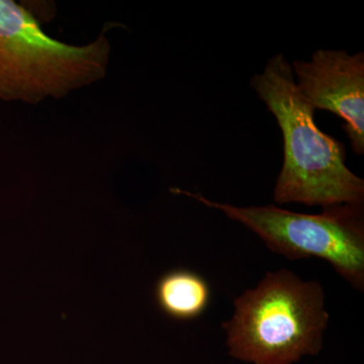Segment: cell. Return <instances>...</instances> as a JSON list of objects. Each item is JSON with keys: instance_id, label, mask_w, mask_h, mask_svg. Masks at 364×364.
<instances>
[{"instance_id": "obj_5", "label": "cell", "mask_w": 364, "mask_h": 364, "mask_svg": "<svg viewBox=\"0 0 364 364\" xmlns=\"http://www.w3.org/2000/svg\"><path fill=\"white\" fill-rule=\"evenodd\" d=\"M294 80L315 111L343 119V130L353 152L364 153V54L320 49L310 60L291 64Z\"/></svg>"}, {"instance_id": "obj_4", "label": "cell", "mask_w": 364, "mask_h": 364, "mask_svg": "<svg viewBox=\"0 0 364 364\" xmlns=\"http://www.w3.org/2000/svg\"><path fill=\"white\" fill-rule=\"evenodd\" d=\"M172 191L221 210L258 235L273 252L289 259L327 261L353 289L364 291V203L331 205L321 214L308 215L273 205L236 207L213 202L200 193Z\"/></svg>"}, {"instance_id": "obj_3", "label": "cell", "mask_w": 364, "mask_h": 364, "mask_svg": "<svg viewBox=\"0 0 364 364\" xmlns=\"http://www.w3.org/2000/svg\"><path fill=\"white\" fill-rule=\"evenodd\" d=\"M105 32L87 45L65 44L45 33L25 7L0 0V100L36 105L97 82L111 56Z\"/></svg>"}, {"instance_id": "obj_6", "label": "cell", "mask_w": 364, "mask_h": 364, "mask_svg": "<svg viewBox=\"0 0 364 364\" xmlns=\"http://www.w3.org/2000/svg\"><path fill=\"white\" fill-rule=\"evenodd\" d=\"M210 287L198 273L186 269L172 270L158 279L155 299L165 315L178 321L198 318L210 301Z\"/></svg>"}, {"instance_id": "obj_2", "label": "cell", "mask_w": 364, "mask_h": 364, "mask_svg": "<svg viewBox=\"0 0 364 364\" xmlns=\"http://www.w3.org/2000/svg\"><path fill=\"white\" fill-rule=\"evenodd\" d=\"M223 323L232 358L254 364H291L317 355L329 324L325 294L291 270L268 272L234 301Z\"/></svg>"}, {"instance_id": "obj_1", "label": "cell", "mask_w": 364, "mask_h": 364, "mask_svg": "<svg viewBox=\"0 0 364 364\" xmlns=\"http://www.w3.org/2000/svg\"><path fill=\"white\" fill-rule=\"evenodd\" d=\"M251 87L277 119L284 138V163L273 200L327 208L364 203V181L347 167L345 145L318 128L315 109L299 92L284 54L268 60Z\"/></svg>"}]
</instances>
